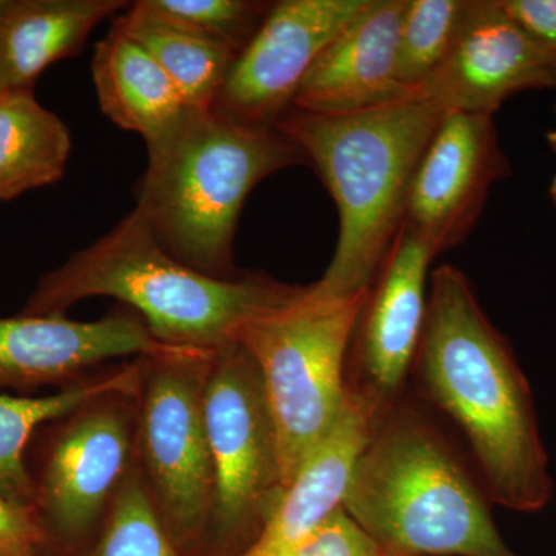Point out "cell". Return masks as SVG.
I'll return each mask as SVG.
<instances>
[{"instance_id": "obj_1", "label": "cell", "mask_w": 556, "mask_h": 556, "mask_svg": "<svg viewBox=\"0 0 556 556\" xmlns=\"http://www.w3.org/2000/svg\"><path fill=\"white\" fill-rule=\"evenodd\" d=\"M415 362L428 397L466 437L490 500L525 514L546 507L554 484L532 391L455 266L434 270Z\"/></svg>"}, {"instance_id": "obj_2", "label": "cell", "mask_w": 556, "mask_h": 556, "mask_svg": "<svg viewBox=\"0 0 556 556\" xmlns=\"http://www.w3.org/2000/svg\"><path fill=\"white\" fill-rule=\"evenodd\" d=\"M305 287L263 274L207 276L169 254L134 208L108 236L39 281L27 316H64L80 300H119L167 346L218 351L237 342L241 329L288 305Z\"/></svg>"}, {"instance_id": "obj_3", "label": "cell", "mask_w": 556, "mask_h": 556, "mask_svg": "<svg viewBox=\"0 0 556 556\" xmlns=\"http://www.w3.org/2000/svg\"><path fill=\"white\" fill-rule=\"evenodd\" d=\"M447 110L408 98L345 115L291 110L278 123L308 159L339 211V239L324 276L311 285L321 298L369 292L404 225L417 164Z\"/></svg>"}, {"instance_id": "obj_4", "label": "cell", "mask_w": 556, "mask_h": 556, "mask_svg": "<svg viewBox=\"0 0 556 556\" xmlns=\"http://www.w3.org/2000/svg\"><path fill=\"white\" fill-rule=\"evenodd\" d=\"M137 211L179 262L219 278L239 276L233 240L249 193L269 175L308 163L278 129H254L189 109L148 148Z\"/></svg>"}, {"instance_id": "obj_5", "label": "cell", "mask_w": 556, "mask_h": 556, "mask_svg": "<svg viewBox=\"0 0 556 556\" xmlns=\"http://www.w3.org/2000/svg\"><path fill=\"white\" fill-rule=\"evenodd\" d=\"M340 506L388 556H515L466 468L407 412L380 417Z\"/></svg>"}, {"instance_id": "obj_6", "label": "cell", "mask_w": 556, "mask_h": 556, "mask_svg": "<svg viewBox=\"0 0 556 556\" xmlns=\"http://www.w3.org/2000/svg\"><path fill=\"white\" fill-rule=\"evenodd\" d=\"M368 294L321 298L309 285L288 305L249 321L237 338L265 387L287 486L338 422L348 348Z\"/></svg>"}, {"instance_id": "obj_7", "label": "cell", "mask_w": 556, "mask_h": 556, "mask_svg": "<svg viewBox=\"0 0 556 556\" xmlns=\"http://www.w3.org/2000/svg\"><path fill=\"white\" fill-rule=\"evenodd\" d=\"M214 500L204 546L239 556L257 540L288 486L257 365L240 343L215 353L204 391Z\"/></svg>"}, {"instance_id": "obj_8", "label": "cell", "mask_w": 556, "mask_h": 556, "mask_svg": "<svg viewBox=\"0 0 556 556\" xmlns=\"http://www.w3.org/2000/svg\"><path fill=\"white\" fill-rule=\"evenodd\" d=\"M215 353L175 350L141 357L137 464L181 551L204 546L214 500L204 391Z\"/></svg>"}, {"instance_id": "obj_9", "label": "cell", "mask_w": 556, "mask_h": 556, "mask_svg": "<svg viewBox=\"0 0 556 556\" xmlns=\"http://www.w3.org/2000/svg\"><path fill=\"white\" fill-rule=\"evenodd\" d=\"M139 383L94 396L61 419L35 506L68 543L100 529L137 463Z\"/></svg>"}, {"instance_id": "obj_10", "label": "cell", "mask_w": 556, "mask_h": 556, "mask_svg": "<svg viewBox=\"0 0 556 556\" xmlns=\"http://www.w3.org/2000/svg\"><path fill=\"white\" fill-rule=\"evenodd\" d=\"M371 0L273 3L230 68L212 112L240 126L277 129L314 62Z\"/></svg>"}, {"instance_id": "obj_11", "label": "cell", "mask_w": 556, "mask_h": 556, "mask_svg": "<svg viewBox=\"0 0 556 556\" xmlns=\"http://www.w3.org/2000/svg\"><path fill=\"white\" fill-rule=\"evenodd\" d=\"M508 175L493 116L450 110L413 175L405 228L438 254L457 247L477 225L492 186Z\"/></svg>"}, {"instance_id": "obj_12", "label": "cell", "mask_w": 556, "mask_h": 556, "mask_svg": "<svg viewBox=\"0 0 556 556\" xmlns=\"http://www.w3.org/2000/svg\"><path fill=\"white\" fill-rule=\"evenodd\" d=\"M555 87L556 53L530 38L500 0H470L447 61L412 98L493 116L514 94Z\"/></svg>"}, {"instance_id": "obj_13", "label": "cell", "mask_w": 556, "mask_h": 556, "mask_svg": "<svg viewBox=\"0 0 556 556\" xmlns=\"http://www.w3.org/2000/svg\"><path fill=\"white\" fill-rule=\"evenodd\" d=\"M185 350L164 345L130 308L94 321L64 316L0 318V387H68L121 357Z\"/></svg>"}, {"instance_id": "obj_14", "label": "cell", "mask_w": 556, "mask_h": 556, "mask_svg": "<svg viewBox=\"0 0 556 556\" xmlns=\"http://www.w3.org/2000/svg\"><path fill=\"white\" fill-rule=\"evenodd\" d=\"M437 255L402 225L358 317L357 358L364 378L358 388L382 413L415 362L426 324L428 268Z\"/></svg>"}, {"instance_id": "obj_15", "label": "cell", "mask_w": 556, "mask_h": 556, "mask_svg": "<svg viewBox=\"0 0 556 556\" xmlns=\"http://www.w3.org/2000/svg\"><path fill=\"white\" fill-rule=\"evenodd\" d=\"M405 0H371L328 43L300 84L292 110L345 115L408 100L397 78Z\"/></svg>"}, {"instance_id": "obj_16", "label": "cell", "mask_w": 556, "mask_h": 556, "mask_svg": "<svg viewBox=\"0 0 556 556\" xmlns=\"http://www.w3.org/2000/svg\"><path fill=\"white\" fill-rule=\"evenodd\" d=\"M383 413L361 388L348 383L338 422L288 486L257 540L239 556H295L303 541L342 504L348 478Z\"/></svg>"}, {"instance_id": "obj_17", "label": "cell", "mask_w": 556, "mask_h": 556, "mask_svg": "<svg viewBox=\"0 0 556 556\" xmlns=\"http://www.w3.org/2000/svg\"><path fill=\"white\" fill-rule=\"evenodd\" d=\"M121 0H11L0 16V93L33 90L40 73L75 56Z\"/></svg>"}, {"instance_id": "obj_18", "label": "cell", "mask_w": 556, "mask_h": 556, "mask_svg": "<svg viewBox=\"0 0 556 556\" xmlns=\"http://www.w3.org/2000/svg\"><path fill=\"white\" fill-rule=\"evenodd\" d=\"M94 89L104 115L152 148L188 112L181 93L148 50L112 25L94 47Z\"/></svg>"}, {"instance_id": "obj_19", "label": "cell", "mask_w": 556, "mask_h": 556, "mask_svg": "<svg viewBox=\"0 0 556 556\" xmlns=\"http://www.w3.org/2000/svg\"><path fill=\"white\" fill-rule=\"evenodd\" d=\"M72 135L33 90L0 93V201L60 181Z\"/></svg>"}, {"instance_id": "obj_20", "label": "cell", "mask_w": 556, "mask_h": 556, "mask_svg": "<svg viewBox=\"0 0 556 556\" xmlns=\"http://www.w3.org/2000/svg\"><path fill=\"white\" fill-rule=\"evenodd\" d=\"M141 379V357L110 371L62 388L43 397H14L0 394V486L7 495L35 507V484L25 467V448L36 428L61 420L94 396L116 388L134 386Z\"/></svg>"}, {"instance_id": "obj_21", "label": "cell", "mask_w": 556, "mask_h": 556, "mask_svg": "<svg viewBox=\"0 0 556 556\" xmlns=\"http://www.w3.org/2000/svg\"><path fill=\"white\" fill-rule=\"evenodd\" d=\"M113 25L149 51L174 80L185 104L212 110L239 53L153 16L131 3Z\"/></svg>"}, {"instance_id": "obj_22", "label": "cell", "mask_w": 556, "mask_h": 556, "mask_svg": "<svg viewBox=\"0 0 556 556\" xmlns=\"http://www.w3.org/2000/svg\"><path fill=\"white\" fill-rule=\"evenodd\" d=\"M470 0H405L397 78L409 98L447 61Z\"/></svg>"}, {"instance_id": "obj_23", "label": "cell", "mask_w": 556, "mask_h": 556, "mask_svg": "<svg viewBox=\"0 0 556 556\" xmlns=\"http://www.w3.org/2000/svg\"><path fill=\"white\" fill-rule=\"evenodd\" d=\"M90 556H182L135 463L100 527Z\"/></svg>"}, {"instance_id": "obj_24", "label": "cell", "mask_w": 556, "mask_h": 556, "mask_svg": "<svg viewBox=\"0 0 556 556\" xmlns=\"http://www.w3.org/2000/svg\"><path fill=\"white\" fill-rule=\"evenodd\" d=\"M139 9L241 53L268 16L255 0H138Z\"/></svg>"}, {"instance_id": "obj_25", "label": "cell", "mask_w": 556, "mask_h": 556, "mask_svg": "<svg viewBox=\"0 0 556 556\" xmlns=\"http://www.w3.org/2000/svg\"><path fill=\"white\" fill-rule=\"evenodd\" d=\"M295 556H388L387 552L343 510L336 508L313 530Z\"/></svg>"}, {"instance_id": "obj_26", "label": "cell", "mask_w": 556, "mask_h": 556, "mask_svg": "<svg viewBox=\"0 0 556 556\" xmlns=\"http://www.w3.org/2000/svg\"><path fill=\"white\" fill-rule=\"evenodd\" d=\"M35 514L0 486V556H36L42 532Z\"/></svg>"}, {"instance_id": "obj_27", "label": "cell", "mask_w": 556, "mask_h": 556, "mask_svg": "<svg viewBox=\"0 0 556 556\" xmlns=\"http://www.w3.org/2000/svg\"><path fill=\"white\" fill-rule=\"evenodd\" d=\"M500 3L530 38L556 53V0H500Z\"/></svg>"}, {"instance_id": "obj_28", "label": "cell", "mask_w": 556, "mask_h": 556, "mask_svg": "<svg viewBox=\"0 0 556 556\" xmlns=\"http://www.w3.org/2000/svg\"><path fill=\"white\" fill-rule=\"evenodd\" d=\"M555 112H556V109H555ZM547 142H548V146H551V149L554 150V153L556 155V127H555V129H552L551 131H548Z\"/></svg>"}, {"instance_id": "obj_29", "label": "cell", "mask_w": 556, "mask_h": 556, "mask_svg": "<svg viewBox=\"0 0 556 556\" xmlns=\"http://www.w3.org/2000/svg\"><path fill=\"white\" fill-rule=\"evenodd\" d=\"M548 195H551V199L554 200L556 204V175L552 178L551 186H548Z\"/></svg>"}]
</instances>
